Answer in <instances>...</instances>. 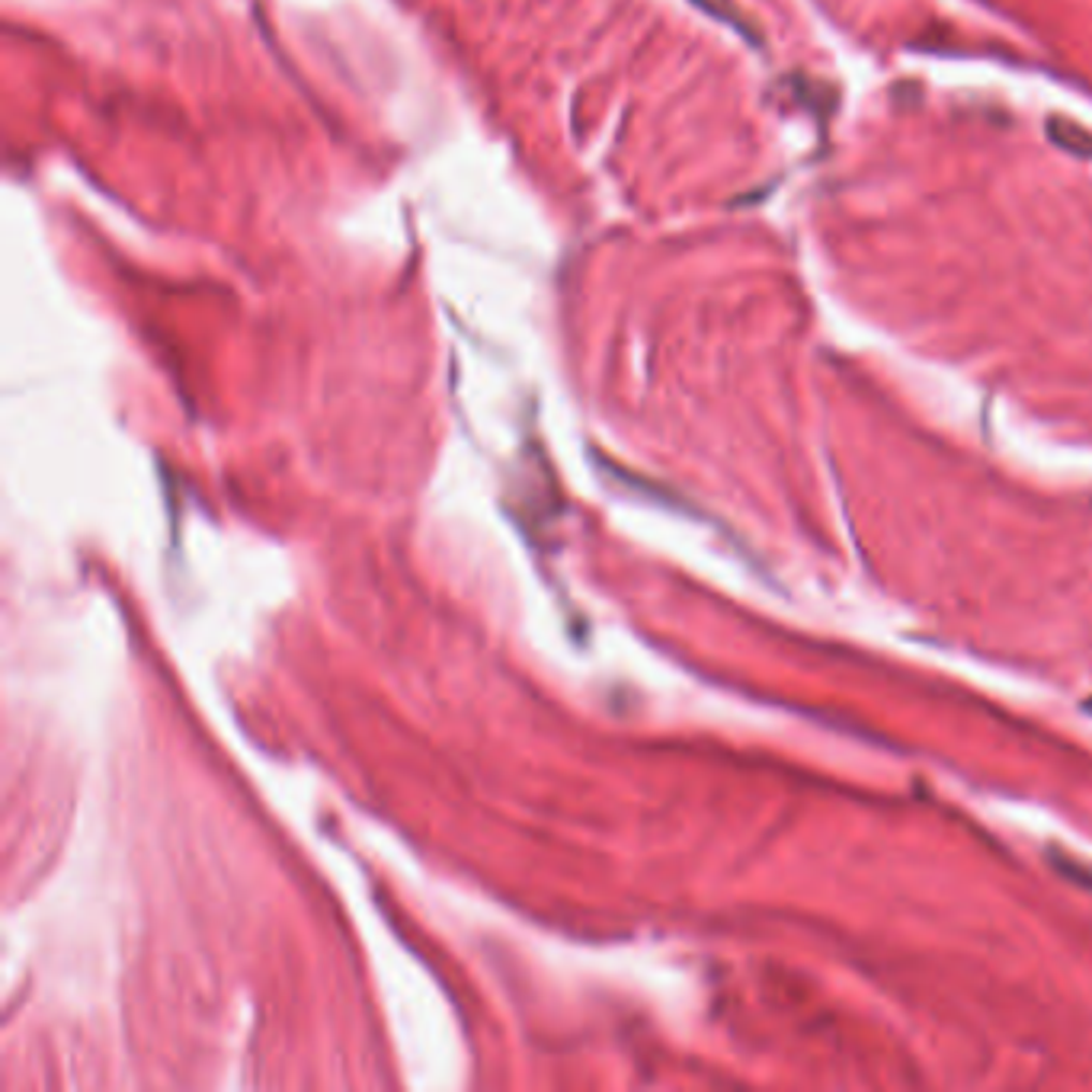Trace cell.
Returning a JSON list of instances; mask_svg holds the SVG:
<instances>
[{
    "mask_svg": "<svg viewBox=\"0 0 1092 1092\" xmlns=\"http://www.w3.org/2000/svg\"><path fill=\"white\" fill-rule=\"evenodd\" d=\"M1048 135L1064 151L1080 154V158H1092V132H1087L1083 126H1077L1074 119H1061V116L1048 119Z\"/></svg>",
    "mask_w": 1092,
    "mask_h": 1092,
    "instance_id": "1",
    "label": "cell"
},
{
    "mask_svg": "<svg viewBox=\"0 0 1092 1092\" xmlns=\"http://www.w3.org/2000/svg\"><path fill=\"white\" fill-rule=\"evenodd\" d=\"M1083 708H1087V711L1092 714V698H1087V702H1083Z\"/></svg>",
    "mask_w": 1092,
    "mask_h": 1092,
    "instance_id": "2",
    "label": "cell"
}]
</instances>
